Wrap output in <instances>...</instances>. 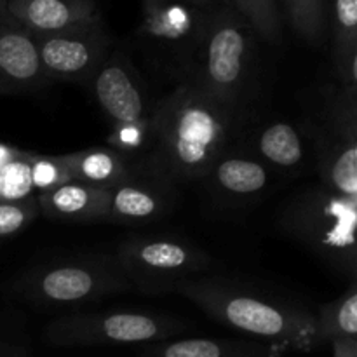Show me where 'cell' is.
<instances>
[{
  "instance_id": "ac0fdd59",
  "label": "cell",
  "mask_w": 357,
  "mask_h": 357,
  "mask_svg": "<svg viewBox=\"0 0 357 357\" xmlns=\"http://www.w3.org/2000/svg\"><path fill=\"white\" fill-rule=\"evenodd\" d=\"M328 33L337 84L357 91V0H328Z\"/></svg>"
},
{
  "instance_id": "cb8c5ba5",
  "label": "cell",
  "mask_w": 357,
  "mask_h": 357,
  "mask_svg": "<svg viewBox=\"0 0 357 357\" xmlns=\"http://www.w3.org/2000/svg\"><path fill=\"white\" fill-rule=\"evenodd\" d=\"M30 159V150H20V153L0 169V201L16 202L33 197Z\"/></svg>"
},
{
  "instance_id": "603a6c76",
  "label": "cell",
  "mask_w": 357,
  "mask_h": 357,
  "mask_svg": "<svg viewBox=\"0 0 357 357\" xmlns=\"http://www.w3.org/2000/svg\"><path fill=\"white\" fill-rule=\"evenodd\" d=\"M244 17L258 38L268 44H281L282 40V16L279 0H222Z\"/></svg>"
},
{
  "instance_id": "52a82bcc",
  "label": "cell",
  "mask_w": 357,
  "mask_h": 357,
  "mask_svg": "<svg viewBox=\"0 0 357 357\" xmlns=\"http://www.w3.org/2000/svg\"><path fill=\"white\" fill-rule=\"evenodd\" d=\"M187 330L180 317L142 310L66 314L44 330L47 344L56 347L91 345H146L169 340Z\"/></svg>"
},
{
  "instance_id": "6da1fadb",
  "label": "cell",
  "mask_w": 357,
  "mask_h": 357,
  "mask_svg": "<svg viewBox=\"0 0 357 357\" xmlns=\"http://www.w3.org/2000/svg\"><path fill=\"white\" fill-rule=\"evenodd\" d=\"M234 119L188 82L155 101L142 167L171 183L204 180L229 146Z\"/></svg>"
},
{
  "instance_id": "f546056e",
  "label": "cell",
  "mask_w": 357,
  "mask_h": 357,
  "mask_svg": "<svg viewBox=\"0 0 357 357\" xmlns=\"http://www.w3.org/2000/svg\"><path fill=\"white\" fill-rule=\"evenodd\" d=\"M164 2H167V0H142L143 10H150V9H153V7L160 6V3H164Z\"/></svg>"
},
{
  "instance_id": "ba28073f",
  "label": "cell",
  "mask_w": 357,
  "mask_h": 357,
  "mask_svg": "<svg viewBox=\"0 0 357 357\" xmlns=\"http://www.w3.org/2000/svg\"><path fill=\"white\" fill-rule=\"evenodd\" d=\"M114 255L131 289L146 295L174 291L181 281L211 267L206 251L176 236L132 237Z\"/></svg>"
},
{
  "instance_id": "2e32d148",
  "label": "cell",
  "mask_w": 357,
  "mask_h": 357,
  "mask_svg": "<svg viewBox=\"0 0 357 357\" xmlns=\"http://www.w3.org/2000/svg\"><path fill=\"white\" fill-rule=\"evenodd\" d=\"M6 13L33 35L65 30L101 16L96 0H6Z\"/></svg>"
},
{
  "instance_id": "8fae6325",
  "label": "cell",
  "mask_w": 357,
  "mask_h": 357,
  "mask_svg": "<svg viewBox=\"0 0 357 357\" xmlns=\"http://www.w3.org/2000/svg\"><path fill=\"white\" fill-rule=\"evenodd\" d=\"M176 185L139 166L131 176L108 188L107 222L152 223L176 206Z\"/></svg>"
},
{
  "instance_id": "ffe728a7",
  "label": "cell",
  "mask_w": 357,
  "mask_h": 357,
  "mask_svg": "<svg viewBox=\"0 0 357 357\" xmlns=\"http://www.w3.org/2000/svg\"><path fill=\"white\" fill-rule=\"evenodd\" d=\"M65 159L73 180L100 188L115 187L139 167L108 145L65 153Z\"/></svg>"
},
{
  "instance_id": "7402d4cb",
  "label": "cell",
  "mask_w": 357,
  "mask_h": 357,
  "mask_svg": "<svg viewBox=\"0 0 357 357\" xmlns=\"http://www.w3.org/2000/svg\"><path fill=\"white\" fill-rule=\"evenodd\" d=\"M289 26L307 44L319 47L328 37V0H282Z\"/></svg>"
},
{
  "instance_id": "5b68a950",
  "label": "cell",
  "mask_w": 357,
  "mask_h": 357,
  "mask_svg": "<svg viewBox=\"0 0 357 357\" xmlns=\"http://www.w3.org/2000/svg\"><path fill=\"white\" fill-rule=\"evenodd\" d=\"M131 291L115 255H89L38 265L16 279L13 293L38 309H63Z\"/></svg>"
},
{
  "instance_id": "5bb4252c",
  "label": "cell",
  "mask_w": 357,
  "mask_h": 357,
  "mask_svg": "<svg viewBox=\"0 0 357 357\" xmlns=\"http://www.w3.org/2000/svg\"><path fill=\"white\" fill-rule=\"evenodd\" d=\"M274 171L248 152L229 149L215 160L204 181L215 197L227 202H248L267 194L275 178Z\"/></svg>"
},
{
  "instance_id": "d4e9b609",
  "label": "cell",
  "mask_w": 357,
  "mask_h": 357,
  "mask_svg": "<svg viewBox=\"0 0 357 357\" xmlns=\"http://www.w3.org/2000/svg\"><path fill=\"white\" fill-rule=\"evenodd\" d=\"M30 167L35 195H40L73 180L65 153L63 155H42V153L31 152Z\"/></svg>"
},
{
  "instance_id": "44dd1931",
  "label": "cell",
  "mask_w": 357,
  "mask_h": 357,
  "mask_svg": "<svg viewBox=\"0 0 357 357\" xmlns=\"http://www.w3.org/2000/svg\"><path fill=\"white\" fill-rule=\"evenodd\" d=\"M317 344L338 338H357V282L351 281L344 295L324 303L314 314Z\"/></svg>"
},
{
  "instance_id": "e0dca14e",
  "label": "cell",
  "mask_w": 357,
  "mask_h": 357,
  "mask_svg": "<svg viewBox=\"0 0 357 357\" xmlns=\"http://www.w3.org/2000/svg\"><path fill=\"white\" fill-rule=\"evenodd\" d=\"M37 204L40 215L56 222H107L108 188L93 187V185L72 180L37 195Z\"/></svg>"
},
{
  "instance_id": "7c38bea8",
  "label": "cell",
  "mask_w": 357,
  "mask_h": 357,
  "mask_svg": "<svg viewBox=\"0 0 357 357\" xmlns=\"http://www.w3.org/2000/svg\"><path fill=\"white\" fill-rule=\"evenodd\" d=\"M49 84L35 35L7 13L0 14V96L31 93Z\"/></svg>"
},
{
  "instance_id": "4fadbf2b",
  "label": "cell",
  "mask_w": 357,
  "mask_h": 357,
  "mask_svg": "<svg viewBox=\"0 0 357 357\" xmlns=\"http://www.w3.org/2000/svg\"><path fill=\"white\" fill-rule=\"evenodd\" d=\"M246 152L274 173H300L314 160V143L307 124L272 121L251 135Z\"/></svg>"
},
{
  "instance_id": "7a4b0ae2",
  "label": "cell",
  "mask_w": 357,
  "mask_h": 357,
  "mask_svg": "<svg viewBox=\"0 0 357 357\" xmlns=\"http://www.w3.org/2000/svg\"><path fill=\"white\" fill-rule=\"evenodd\" d=\"M174 293L194 302L209 317L239 333L255 337L275 351L317 347L314 314L302 305L218 278H188Z\"/></svg>"
},
{
  "instance_id": "4dcf8cb0",
  "label": "cell",
  "mask_w": 357,
  "mask_h": 357,
  "mask_svg": "<svg viewBox=\"0 0 357 357\" xmlns=\"http://www.w3.org/2000/svg\"><path fill=\"white\" fill-rule=\"evenodd\" d=\"M6 13V0H0V14Z\"/></svg>"
},
{
  "instance_id": "9c48e42d",
  "label": "cell",
  "mask_w": 357,
  "mask_h": 357,
  "mask_svg": "<svg viewBox=\"0 0 357 357\" xmlns=\"http://www.w3.org/2000/svg\"><path fill=\"white\" fill-rule=\"evenodd\" d=\"M42 68L51 80L86 84L110 56L114 37L103 17L35 35Z\"/></svg>"
},
{
  "instance_id": "277c9868",
  "label": "cell",
  "mask_w": 357,
  "mask_h": 357,
  "mask_svg": "<svg viewBox=\"0 0 357 357\" xmlns=\"http://www.w3.org/2000/svg\"><path fill=\"white\" fill-rule=\"evenodd\" d=\"M279 225L286 236L356 281L357 201L335 194L323 183L307 187L286 202Z\"/></svg>"
},
{
  "instance_id": "1f68e13d",
  "label": "cell",
  "mask_w": 357,
  "mask_h": 357,
  "mask_svg": "<svg viewBox=\"0 0 357 357\" xmlns=\"http://www.w3.org/2000/svg\"><path fill=\"white\" fill-rule=\"evenodd\" d=\"M0 357H21V356H0Z\"/></svg>"
},
{
  "instance_id": "30bf717a",
  "label": "cell",
  "mask_w": 357,
  "mask_h": 357,
  "mask_svg": "<svg viewBox=\"0 0 357 357\" xmlns=\"http://www.w3.org/2000/svg\"><path fill=\"white\" fill-rule=\"evenodd\" d=\"M211 9L190 6L183 0H167L153 9L143 10L138 35L150 51L173 63L174 70L185 75Z\"/></svg>"
},
{
  "instance_id": "3957f363",
  "label": "cell",
  "mask_w": 357,
  "mask_h": 357,
  "mask_svg": "<svg viewBox=\"0 0 357 357\" xmlns=\"http://www.w3.org/2000/svg\"><path fill=\"white\" fill-rule=\"evenodd\" d=\"M257 40L258 35L241 14L223 3L213 7L183 82L197 87L236 121L251 84Z\"/></svg>"
},
{
  "instance_id": "f1b7e54d",
  "label": "cell",
  "mask_w": 357,
  "mask_h": 357,
  "mask_svg": "<svg viewBox=\"0 0 357 357\" xmlns=\"http://www.w3.org/2000/svg\"><path fill=\"white\" fill-rule=\"evenodd\" d=\"M183 2L195 7H202V9H211V7L222 6V0H183Z\"/></svg>"
},
{
  "instance_id": "83f0119b",
  "label": "cell",
  "mask_w": 357,
  "mask_h": 357,
  "mask_svg": "<svg viewBox=\"0 0 357 357\" xmlns=\"http://www.w3.org/2000/svg\"><path fill=\"white\" fill-rule=\"evenodd\" d=\"M21 149H16L13 145H7V143H0V169H2L6 164H9L14 157L20 153Z\"/></svg>"
},
{
  "instance_id": "9a60e30c",
  "label": "cell",
  "mask_w": 357,
  "mask_h": 357,
  "mask_svg": "<svg viewBox=\"0 0 357 357\" xmlns=\"http://www.w3.org/2000/svg\"><path fill=\"white\" fill-rule=\"evenodd\" d=\"M309 131L321 183L342 197L357 201V136L319 132L310 128Z\"/></svg>"
},
{
  "instance_id": "484cf974",
  "label": "cell",
  "mask_w": 357,
  "mask_h": 357,
  "mask_svg": "<svg viewBox=\"0 0 357 357\" xmlns=\"http://www.w3.org/2000/svg\"><path fill=\"white\" fill-rule=\"evenodd\" d=\"M38 215L40 209L37 204V195L16 202L0 201V239L16 236L35 222Z\"/></svg>"
},
{
  "instance_id": "4316f807",
  "label": "cell",
  "mask_w": 357,
  "mask_h": 357,
  "mask_svg": "<svg viewBox=\"0 0 357 357\" xmlns=\"http://www.w3.org/2000/svg\"><path fill=\"white\" fill-rule=\"evenodd\" d=\"M333 357H357V338H338L331 342Z\"/></svg>"
},
{
  "instance_id": "8992f818",
  "label": "cell",
  "mask_w": 357,
  "mask_h": 357,
  "mask_svg": "<svg viewBox=\"0 0 357 357\" xmlns=\"http://www.w3.org/2000/svg\"><path fill=\"white\" fill-rule=\"evenodd\" d=\"M91 84L94 100L112 126L108 146L142 166L149 152L155 103L150 101L139 72L122 49H115Z\"/></svg>"
},
{
  "instance_id": "d6986e66",
  "label": "cell",
  "mask_w": 357,
  "mask_h": 357,
  "mask_svg": "<svg viewBox=\"0 0 357 357\" xmlns=\"http://www.w3.org/2000/svg\"><path fill=\"white\" fill-rule=\"evenodd\" d=\"M271 345L258 340L230 338H185L143 345L139 357H274Z\"/></svg>"
}]
</instances>
